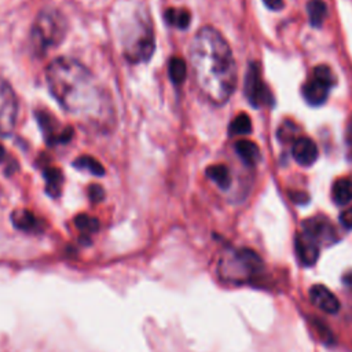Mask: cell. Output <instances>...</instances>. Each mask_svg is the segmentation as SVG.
<instances>
[{"label": "cell", "instance_id": "obj_17", "mask_svg": "<svg viewBox=\"0 0 352 352\" xmlns=\"http://www.w3.org/2000/svg\"><path fill=\"white\" fill-rule=\"evenodd\" d=\"M331 198L337 205L352 202V180L348 178L337 179L331 187Z\"/></svg>", "mask_w": 352, "mask_h": 352}, {"label": "cell", "instance_id": "obj_21", "mask_svg": "<svg viewBox=\"0 0 352 352\" xmlns=\"http://www.w3.org/2000/svg\"><path fill=\"white\" fill-rule=\"evenodd\" d=\"M168 72H169V79L175 86L183 84L187 78V65L185 60L179 57H172L169 60Z\"/></svg>", "mask_w": 352, "mask_h": 352}, {"label": "cell", "instance_id": "obj_12", "mask_svg": "<svg viewBox=\"0 0 352 352\" xmlns=\"http://www.w3.org/2000/svg\"><path fill=\"white\" fill-rule=\"evenodd\" d=\"M12 220L16 228L30 234H39V233H43L46 228V223L28 209L14 211L12 215Z\"/></svg>", "mask_w": 352, "mask_h": 352}, {"label": "cell", "instance_id": "obj_2", "mask_svg": "<svg viewBox=\"0 0 352 352\" xmlns=\"http://www.w3.org/2000/svg\"><path fill=\"white\" fill-rule=\"evenodd\" d=\"M190 62L201 94L223 105L237 87V65L226 39L212 27H202L190 46Z\"/></svg>", "mask_w": 352, "mask_h": 352}, {"label": "cell", "instance_id": "obj_14", "mask_svg": "<svg viewBox=\"0 0 352 352\" xmlns=\"http://www.w3.org/2000/svg\"><path fill=\"white\" fill-rule=\"evenodd\" d=\"M329 91H330V87L326 86L325 83L319 82L318 79L315 78H311L301 89V94H303V98L305 99V102L308 105H312V106H319L322 105L326 99H327V95H329Z\"/></svg>", "mask_w": 352, "mask_h": 352}, {"label": "cell", "instance_id": "obj_19", "mask_svg": "<svg viewBox=\"0 0 352 352\" xmlns=\"http://www.w3.org/2000/svg\"><path fill=\"white\" fill-rule=\"evenodd\" d=\"M207 176L215 182L222 190H227L231 186V175L226 165L216 164L207 168Z\"/></svg>", "mask_w": 352, "mask_h": 352}, {"label": "cell", "instance_id": "obj_3", "mask_svg": "<svg viewBox=\"0 0 352 352\" xmlns=\"http://www.w3.org/2000/svg\"><path fill=\"white\" fill-rule=\"evenodd\" d=\"M68 34V21L65 16L57 10L47 8L39 13L31 31V42L39 56L47 54L58 47Z\"/></svg>", "mask_w": 352, "mask_h": 352}, {"label": "cell", "instance_id": "obj_26", "mask_svg": "<svg viewBox=\"0 0 352 352\" xmlns=\"http://www.w3.org/2000/svg\"><path fill=\"white\" fill-rule=\"evenodd\" d=\"M89 194H90V198H91L93 202H101L104 200V197H105V191H104V189L99 185L90 186Z\"/></svg>", "mask_w": 352, "mask_h": 352}, {"label": "cell", "instance_id": "obj_10", "mask_svg": "<svg viewBox=\"0 0 352 352\" xmlns=\"http://www.w3.org/2000/svg\"><path fill=\"white\" fill-rule=\"evenodd\" d=\"M303 231L312 237L315 241L320 242H331L336 237L334 228L331 223L323 216H315L304 220Z\"/></svg>", "mask_w": 352, "mask_h": 352}, {"label": "cell", "instance_id": "obj_5", "mask_svg": "<svg viewBox=\"0 0 352 352\" xmlns=\"http://www.w3.org/2000/svg\"><path fill=\"white\" fill-rule=\"evenodd\" d=\"M263 270V261L259 255L250 249L234 250L230 256L220 260V277L233 283L252 281Z\"/></svg>", "mask_w": 352, "mask_h": 352}, {"label": "cell", "instance_id": "obj_4", "mask_svg": "<svg viewBox=\"0 0 352 352\" xmlns=\"http://www.w3.org/2000/svg\"><path fill=\"white\" fill-rule=\"evenodd\" d=\"M154 50L156 39L150 16L138 13L123 39L124 57L131 64H142L150 61Z\"/></svg>", "mask_w": 352, "mask_h": 352}, {"label": "cell", "instance_id": "obj_23", "mask_svg": "<svg viewBox=\"0 0 352 352\" xmlns=\"http://www.w3.org/2000/svg\"><path fill=\"white\" fill-rule=\"evenodd\" d=\"M252 132V121L248 115L241 113L238 115L228 127V135L230 137H244Z\"/></svg>", "mask_w": 352, "mask_h": 352}, {"label": "cell", "instance_id": "obj_9", "mask_svg": "<svg viewBox=\"0 0 352 352\" xmlns=\"http://www.w3.org/2000/svg\"><path fill=\"white\" fill-rule=\"evenodd\" d=\"M319 245L320 244L318 241H315L304 231L297 233L294 238V248L298 261L305 267L314 266L319 257Z\"/></svg>", "mask_w": 352, "mask_h": 352}, {"label": "cell", "instance_id": "obj_25", "mask_svg": "<svg viewBox=\"0 0 352 352\" xmlns=\"http://www.w3.org/2000/svg\"><path fill=\"white\" fill-rule=\"evenodd\" d=\"M312 78H315V79H318L319 82L325 83V84L329 86L330 89H331V87L336 84V82H337L336 75H334L333 71H331L329 67H326V65H319V67H316V68L314 69V72H312Z\"/></svg>", "mask_w": 352, "mask_h": 352}, {"label": "cell", "instance_id": "obj_24", "mask_svg": "<svg viewBox=\"0 0 352 352\" xmlns=\"http://www.w3.org/2000/svg\"><path fill=\"white\" fill-rule=\"evenodd\" d=\"M75 224L76 227L80 230V233H83L84 235H91L94 233H97L99 230V222L98 219L90 216V215H79L75 219Z\"/></svg>", "mask_w": 352, "mask_h": 352}, {"label": "cell", "instance_id": "obj_27", "mask_svg": "<svg viewBox=\"0 0 352 352\" xmlns=\"http://www.w3.org/2000/svg\"><path fill=\"white\" fill-rule=\"evenodd\" d=\"M340 223L347 230H352V207L347 208L340 213Z\"/></svg>", "mask_w": 352, "mask_h": 352}, {"label": "cell", "instance_id": "obj_8", "mask_svg": "<svg viewBox=\"0 0 352 352\" xmlns=\"http://www.w3.org/2000/svg\"><path fill=\"white\" fill-rule=\"evenodd\" d=\"M244 90H245L246 99L253 108H260L263 105L272 104V95L268 91L267 86L263 83L260 78V69L256 62H252L248 68Z\"/></svg>", "mask_w": 352, "mask_h": 352}, {"label": "cell", "instance_id": "obj_11", "mask_svg": "<svg viewBox=\"0 0 352 352\" xmlns=\"http://www.w3.org/2000/svg\"><path fill=\"white\" fill-rule=\"evenodd\" d=\"M309 298L314 305L327 314H336L340 309L338 298L323 285H314L309 289Z\"/></svg>", "mask_w": 352, "mask_h": 352}, {"label": "cell", "instance_id": "obj_6", "mask_svg": "<svg viewBox=\"0 0 352 352\" xmlns=\"http://www.w3.org/2000/svg\"><path fill=\"white\" fill-rule=\"evenodd\" d=\"M19 101L17 95L5 79L0 78V137H10L17 126Z\"/></svg>", "mask_w": 352, "mask_h": 352}, {"label": "cell", "instance_id": "obj_16", "mask_svg": "<svg viewBox=\"0 0 352 352\" xmlns=\"http://www.w3.org/2000/svg\"><path fill=\"white\" fill-rule=\"evenodd\" d=\"M235 152L246 165H256L260 161V150L256 143L248 139H239L235 143Z\"/></svg>", "mask_w": 352, "mask_h": 352}, {"label": "cell", "instance_id": "obj_22", "mask_svg": "<svg viewBox=\"0 0 352 352\" xmlns=\"http://www.w3.org/2000/svg\"><path fill=\"white\" fill-rule=\"evenodd\" d=\"M73 167L79 171H89L94 176H104L105 175V168L104 165L94 157L91 156H80L75 160Z\"/></svg>", "mask_w": 352, "mask_h": 352}, {"label": "cell", "instance_id": "obj_31", "mask_svg": "<svg viewBox=\"0 0 352 352\" xmlns=\"http://www.w3.org/2000/svg\"><path fill=\"white\" fill-rule=\"evenodd\" d=\"M5 157H6V152H5V148L0 145V164H2L5 161Z\"/></svg>", "mask_w": 352, "mask_h": 352}, {"label": "cell", "instance_id": "obj_20", "mask_svg": "<svg viewBox=\"0 0 352 352\" xmlns=\"http://www.w3.org/2000/svg\"><path fill=\"white\" fill-rule=\"evenodd\" d=\"M307 12L309 17V24L315 28H320L327 16V8L323 0H309L307 3Z\"/></svg>", "mask_w": 352, "mask_h": 352}, {"label": "cell", "instance_id": "obj_28", "mask_svg": "<svg viewBox=\"0 0 352 352\" xmlns=\"http://www.w3.org/2000/svg\"><path fill=\"white\" fill-rule=\"evenodd\" d=\"M270 10H281L283 8V0H263Z\"/></svg>", "mask_w": 352, "mask_h": 352}, {"label": "cell", "instance_id": "obj_13", "mask_svg": "<svg viewBox=\"0 0 352 352\" xmlns=\"http://www.w3.org/2000/svg\"><path fill=\"white\" fill-rule=\"evenodd\" d=\"M292 154L297 164H300L301 167H309L318 159V146L309 138H298L293 143Z\"/></svg>", "mask_w": 352, "mask_h": 352}, {"label": "cell", "instance_id": "obj_30", "mask_svg": "<svg viewBox=\"0 0 352 352\" xmlns=\"http://www.w3.org/2000/svg\"><path fill=\"white\" fill-rule=\"evenodd\" d=\"M342 282H344V285H345L348 289L352 290V272H347V274L344 275V278H342Z\"/></svg>", "mask_w": 352, "mask_h": 352}, {"label": "cell", "instance_id": "obj_32", "mask_svg": "<svg viewBox=\"0 0 352 352\" xmlns=\"http://www.w3.org/2000/svg\"><path fill=\"white\" fill-rule=\"evenodd\" d=\"M348 138L352 142V119H351V124H349V128H348Z\"/></svg>", "mask_w": 352, "mask_h": 352}, {"label": "cell", "instance_id": "obj_29", "mask_svg": "<svg viewBox=\"0 0 352 352\" xmlns=\"http://www.w3.org/2000/svg\"><path fill=\"white\" fill-rule=\"evenodd\" d=\"M290 198L296 202V204H304L308 201V196L305 193L297 191V193H290Z\"/></svg>", "mask_w": 352, "mask_h": 352}, {"label": "cell", "instance_id": "obj_18", "mask_svg": "<svg viewBox=\"0 0 352 352\" xmlns=\"http://www.w3.org/2000/svg\"><path fill=\"white\" fill-rule=\"evenodd\" d=\"M165 23L178 30H186L191 23V14L186 9H168L164 14Z\"/></svg>", "mask_w": 352, "mask_h": 352}, {"label": "cell", "instance_id": "obj_15", "mask_svg": "<svg viewBox=\"0 0 352 352\" xmlns=\"http://www.w3.org/2000/svg\"><path fill=\"white\" fill-rule=\"evenodd\" d=\"M43 176L46 179V191L53 198H58L62 193L64 174L56 167H45Z\"/></svg>", "mask_w": 352, "mask_h": 352}, {"label": "cell", "instance_id": "obj_7", "mask_svg": "<svg viewBox=\"0 0 352 352\" xmlns=\"http://www.w3.org/2000/svg\"><path fill=\"white\" fill-rule=\"evenodd\" d=\"M36 120L40 126L46 143L51 148L67 145L73 138V128L72 127H62L60 121L47 110L39 109L35 112Z\"/></svg>", "mask_w": 352, "mask_h": 352}, {"label": "cell", "instance_id": "obj_1", "mask_svg": "<svg viewBox=\"0 0 352 352\" xmlns=\"http://www.w3.org/2000/svg\"><path fill=\"white\" fill-rule=\"evenodd\" d=\"M51 95L65 112L93 130L113 126V102L89 68L73 58L54 60L46 71Z\"/></svg>", "mask_w": 352, "mask_h": 352}]
</instances>
